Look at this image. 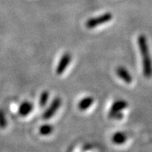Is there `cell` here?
Returning <instances> with one entry per match:
<instances>
[{
  "instance_id": "6da1fadb",
  "label": "cell",
  "mask_w": 152,
  "mask_h": 152,
  "mask_svg": "<svg viewBox=\"0 0 152 152\" xmlns=\"http://www.w3.org/2000/svg\"><path fill=\"white\" fill-rule=\"evenodd\" d=\"M137 44L142 58L143 75L145 78H150L152 77V59L149 50L148 40L145 35H139L137 38Z\"/></svg>"
},
{
  "instance_id": "8fae6325",
  "label": "cell",
  "mask_w": 152,
  "mask_h": 152,
  "mask_svg": "<svg viewBox=\"0 0 152 152\" xmlns=\"http://www.w3.org/2000/svg\"><path fill=\"white\" fill-rule=\"evenodd\" d=\"M109 118L115 120H120L124 117V113L121 111H115V110H110L108 113Z\"/></svg>"
},
{
  "instance_id": "9c48e42d",
  "label": "cell",
  "mask_w": 152,
  "mask_h": 152,
  "mask_svg": "<svg viewBox=\"0 0 152 152\" xmlns=\"http://www.w3.org/2000/svg\"><path fill=\"white\" fill-rule=\"evenodd\" d=\"M126 140V134L122 132H117L114 134L112 137V140L113 143L116 144H121L124 143Z\"/></svg>"
},
{
  "instance_id": "4fadbf2b",
  "label": "cell",
  "mask_w": 152,
  "mask_h": 152,
  "mask_svg": "<svg viewBox=\"0 0 152 152\" xmlns=\"http://www.w3.org/2000/svg\"><path fill=\"white\" fill-rule=\"evenodd\" d=\"M6 126H7V120H6V113L4 110L0 109V127L4 129Z\"/></svg>"
},
{
  "instance_id": "7a4b0ae2",
  "label": "cell",
  "mask_w": 152,
  "mask_h": 152,
  "mask_svg": "<svg viewBox=\"0 0 152 152\" xmlns=\"http://www.w3.org/2000/svg\"><path fill=\"white\" fill-rule=\"evenodd\" d=\"M113 18V16L111 12H105V13L100 15V16H96V17H92V18L86 20V27L88 29L96 28L97 26L107 23L108 22L111 21Z\"/></svg>"
},
{
  "instance_id": "30bf717a",
  "label": "cell",
  "mask_w": 152,
  "mask_h": 152,
  "mask_svg": "<svg viewBox=\"0 0 152 152\" xmlns=\"http://www.w3.org/2000/svg\"><path fill=\"white\" fill-rule=\"evenodd\" d=\"M54 130V126L50 124H44L42 126H40V133L41 135H44V136H47V135H49L51 133L53 132Z\"/></svg>"
},
{
  "instance_id": "277c9868",
  "label": "cell",
  "mask_w": 152,
  "mask_h": 152,
  "mask_svg": "<svg viewBox=\"0 0 152 152\" xmlns=\"http://www.w3.org/2000/svg\"><path fill=\"white\" fill-rule=\"evenodd\" d=\"M61 105V99L60 98H58V97L54 99L52 102H51L49 107L43 113V119H44V120H48V119H50L51 117H53V116L56 113L58 109L60 108Z\"/></svg>"
},
{
  "instance_id": "7c38bea8",
  "label": "cell",
  "mask_w": 152,
  "mask_h": 152,
  "mask_svg": "<svg viewBox=\"0 0 152 152\" xmlns=\"http://www.w3.org/2000/svg\"><path fill=\"white\" fill-rule=\"evenodd\" d=\"M48 99H49V92L48 91H44V92L41 93L40 97V106L41 107H44V106H46L47 102L48 101Z\"/></svg>"
},
{
  "instance_id": "52a82bcc",
  "label": "cell",
  "mask_w": 152,
  "mask_h": 152,
  "mask_svg": "<svg viewBox=\"0 0 152 152\" xmlns=\"http://www.w3.org/2000/svg\"><path fill=\"white\" fill-rule=\"evenodd\" d=\"M95 99L92 96H86L85 98L82 99L78 102V108L81 111H86L88 110V108H90L92 105L93 104Z\"/></svg>"
},
{
  "instance_id": "3957f363",
  "label": "cell",
  "mask_w": 152,
  "mask_h": 152,
  "mask_svg": "<svg viewBox=\"0 0 152 152\" xmlns=\"http://www.w3.org/2000/svg\"><path fill=\"white\" fill-rule=\"evenodd\" d=\"M72 56L70 53L66 52L63 54L61 57L59 62H58V65H57L56 70L55 72L58 75H61L65 70L67 69V68L68 67V65L70 64V63L72 62Z\"/></svg>"
},
{
  "instance_id": "ba28073f",
  "label": "cell",
  "mask_w": 152,
  "mask_h": 152,
  "mask_svg": "<svg viewBox=\"0 0 152 152\" xmlns=\"http://www.w3.org/2000/svg\"><path fill=\"white\" fill-rule=\"evenodd\" d=\"M128 102L124 99H117L113 102L112 106L110 110H115V111H121L122 112L124 110H126L128 107Z\"/></svg>"
},
{
  "instance_id": "5b68a950",
  "label": "cell",
  "mask_w": 152,
  "mask_h": 152,
  "mask_svg": "<svg viewBox=\"0 0 152 152\" xmlns=\"http://www.w3.org/2000/svg\"><path fill=\"white\" fill-rule=\"evenodd\" d=\"M116 74L121 80L126 82V84H130L133 82V77L129 71L124 66H118L116 69Z\"/></svg>"
},
{
  "instance_id": "8992f818",
  "label": "cell",
  "mask_w": 152,
  "mask_h": 152,
  "mask_svg": "<svg viewBox=\"0 0 152 152\" xmlns=\"http://www.w3.org/2000/svg\"><path fill=\"white\" fill-rule=\"evenodd\" d=\"M33 110H34V104L32 102L29 101H24L19 106L18 113L20 116L24 117V116H28L29 114L32 112Z\"/></svg>"
}]
</instances>
